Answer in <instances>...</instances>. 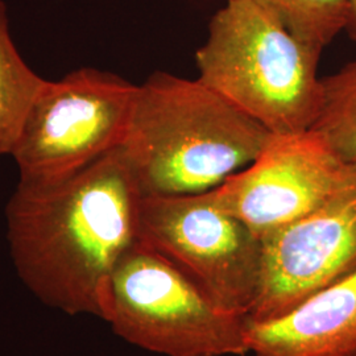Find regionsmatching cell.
<instances>
[{
  "label": "cell",
  "instance_id": "cell-9",
  "mask_svg": "<svg viewBox=\"0 0 356 356\" xmlns=\"http://www.w3.org/2000/svg\"><path fill=\"white\" fill-rule=\"evenodd\" d=\"M254 356H356V269L280 318L247 321Z\"/></svg>",
  "mask_w": 356,
  "mask_h": 356
},
{
  "label": "cell",
  "instance_id": "cell-3",
  "mask_svg": "<svg viewBox=\"0 0 356 356\" xmlns=\"http://www.w3.org/2000/svg\"><path fill=\"white\" fill-rule=\"evenodd\" d=\"M321 54L252 0H227L195 53L197 78L272 135L298 134L322 107Z\"/></svg>",
  "mask_w": 356,
  "mask_h": 356
},
{
  "label": "cell",
  "instance_id": "cell-4",
  "mask_svg": "<svg viewBox=\"0 0 356 356\" xmlns=\"http://www.w3.org/2000/svg\"><path fill=\"white\" fill-rule=\"evenodd\" d=\"M101 318L128 343L154 354H250L247 318L220 309L177 266L141 241L115 268Z\"/></svg>",
  "mask_w": 356,
  "mask_h": 356
},
{
  "label": "cell",
  "instance_id": "cell-2",
  "mask_svg": "<svg viewBox=\"0 0 356 356\" xmlns=\"http://www.w3.org/2000/svg\"><path fill=\"white\" fill-rule=\"evenodd\" d=\"M272 134L207 88L154 72L141 85L119 147L144 195L213 191L250 165Z\"/></svg>",
  "mask_w": 356,
  "mask_h": 356
},
{
  "label": "cell",
  "instance_id": "cell-7",
  "mask_svg": "<svg viewBox=\"0 0 356 356\" xmlns=\"http://www.w3.org/2000/svg\"><path fill=\"white\" fill-rule=\"evenodd\" d=\"M356 181L318 134L272 135L267 147L209 194L218 209L236 216L261 241L310 214Z\"/></svg>",
  "mask_w": 356,
  "mask_h": 356
},
{
  "label": "cell",
  "instance_id": "cell-8",
  "mask_svg": "<svg viewBox=\"0 0 356 356\" xmlns=\"http://www.w3.org/2000/svg\"><path fill=\"white\" fill-rule=\"evenodd\" d=\"M261 276L248 322L280 318L356 269V181L317 210L261 239Z\"/></svg>",
  "mask_w": 356,
  "mask_h": 356
},
{
  "label": "cell",
  "instance_id": "cell-11",
  "mask_svg": "<svg viewBox=\"0 0 356 356\" xmlns=\"http://www.w3.org/2000/svg\"><path fill=\"white\" fill-rule=\"evenodd\" d=\"M306 47L322 53L346 32L348 0H252Z\"/></svg>",
  "mask_w": 356,
  "mask_h": 356
},
{
  "label": "cell",
  "instance_id": "cell-12",
  "mask_svg": "<svg viewBox=\"0 0 356 356\" xmlns=\"http://www.w3.org/2000/svg\"><path fill=\"white\" fill-rule=\"evenodd\" d=\"M322 107L312 129L356 169V58L322 76Z\"/></svg>",
  "mask_w": 356,
  "mask_h": 356
},
{
  "label": "cell",
  "instance_id": "cell-13",
  "mask_svg": "<svg viewBox=\"0 0 356 356\" xmlns=\"http://www.w3.org/2000/svg\"><path fill=\"white\" fill-rule=\"evenodd\" d=\"M348 3H350V19L346 28V33L354 42H356V0H348Z\"/></svg>",
  "mask_w": 356,
  "mask_h": 356
},
{
  "label": "cell",
  "instance_id": "cell-1",
  "mask_svg": "<svg viewBox=\"0 0 356 356\" xmlns=\"http://www.w3.org/2000/svg\"><path fill=\"white\" fill-rule=\"evenodd\" d=\"M143 197L120 148L60 181L17 184L6 226L26 289L65 314L101 318L115 268L140 241Z\"/></svg>",
  "mask_w": 356,
  "mask_h": 356
},
{
  "label": "cell",
  "instance_id": "cell-10",
  "mask_svg": "<svg viewBox=\"0 0 356 356\" xmlns=\"http://www.w3.org/2000/svg\"><path fill=\"white\" fill-rule=\"evenodd\" d=\"M45 81L17 51L7 7L0 0V156L13 154L26 115Z\"/></svg>",
  "mask_w": 356,
  "mask_h": 356
},
{
  "label": "cell",
  "instance_id": "cell-5",
  "mask_svg": "<svg viewBox=\"0 0 356 356\" xmlns=\"http://www.w3.org/2000/svg\"><path fill=\"white\" fill-rule=\"evenodd\" d=\"M138 85L94 67L45 81L11 156L19 184L44 185L74 175L126 138Z\"/></svg>",
  "mask_w": 356,
  "mask_h": 356
},
{
  "label": "cell",
  "instance_id": "cell-6",
  "mask_svg": "<svg viewBox=\"0 0 356 356\" xmlns=\"http://www.w3.org/2000/svg\"><path fill=\"white\" fill-rule=\"evenodd\" d=\"M140 241L165 256L220 309L247 318L261 276V241L209 191L144 195Z\"/></svg>",
  "mask_w": 356,
  "mask_h": 356
}]
</instances>
